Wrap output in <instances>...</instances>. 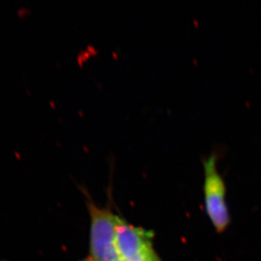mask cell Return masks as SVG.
I'll list each match as a JSON object with an SVG mask.
<instances>
[{
	"label": "cell",
	"mask_w": 261,
	"mask_h": 261,
	"mask_svg": "<svg viewBox=\"0 0 261 261\" xmlns=\"http://www.w3.org/2000/svg\"><path fill=\"white\" fill-rule=\"evenodd\" d=\"M154 232L117 216L116 261H163L154 247Z\"/></svg>",
	"instance_id": "cell-3"
},
{
	"label": "cell",
	"mask_w": 261,
	"mask_h": 261,
	"mask_svg": "<svg viewBox=\"0 0 261 261\" xmlns=\"http://www.w3.org/2000/svg\"><path fill=\"white\" fill-rule=\"evenodd\" d=\"M203 168L204 210L216 232L222 233L229 227L231 217L226 200L227 189L217 168L216 154H212L203 160Z\"/></svg>",
	"instance_id": "cell-2"
},
{
	"label": "cell",
	"mask_w": 261,
	"mask_h": 261,
	"mask_svg": "<svg viewBox=\"0 0 261 261\" xmlns=\"http://www.w3.org/2000/svg\"><path fill=\"white\" fill-rule=\"evenodd\" d=\"M84 194L90 217L89 256L95 261H116L115 236L118 214L114 212L110 201L105 206H99L87 190Z\"/></svg>",
	"instance_id": "cell-1"
},
{
	"label": "cell",
	"mask_w": 261,
	"mask_h": 261,
	"mask_svg": "<svg viewBox=\"0 0 261 261\" xmlns=\"http://www.w3.org/2000/svg\"><path fill=\"white\" fill-rule=\"evenodd\" d=\"M79 261H95V260H93V259H91V257L88 256V257H86V258H85V259H82V260H79Z\"/></svg>",
	"instance_id": "cell-4"
}]
</instances>
